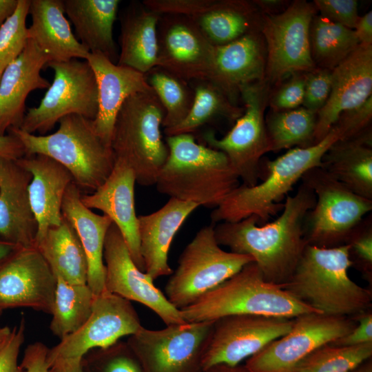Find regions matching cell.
<instances>
[{
	"label": "cell",
	"mask_w": 372,
	"mask_h": 372,
	"mask_svg": "<svg viewBox=\"0 0 372 372\" xmlns=\"http://www.w3.org/2000/svg\"><path fill=\"white\" fill-rule=\"evenodd\" d=\"M372 219L366 218L356 226L345 244L349 245L350 259L367 278L372 274Z\"/></svg>",
	"instance_id": "7bdbcfd3"
},
{
	"label": "cell",
	"mask_w": 372,
	"mask_h": 372,
	"mask_svg": "<svg viewBox=\"0 0 372 372\" xmlns=\"http://www.w3.org/2000/svg\"><path fill=\"white\" fill-rule=\"evenodd\" d=\"M342 139L333 125L319 142L307 147H293L274 160L266 162V176L262 182L248 187L243 184L234 189L211 211L212 223L240 221L251 215L260 225L266 223L283 209L280 201L310 169L320 167L329 149Z\"/></svg>",
	"instance_id": "277c9868"
},
{
	"label": "cell",
	"mask_w": 372,
	"mask_h": 372,
	"mask_svg": "<svg viewBox=\"0 0 372 372\" xmlns=\"http://www.w3.org/2000/svg\"><path fill=\"white\" fill-rule=\"evenodd\" d=\"M204 372H252L248 369L245 365L240 364L236 366L217 365L213 366Z\"/></svg>",
	"instance_id": "6f0895ef"
},
{
	"label": "cell",
	"mask_w": 372,
	"mask_h": 372,
	"mask_svg": "<svg viewBox=\"0 0 372 372\" xmlns=\"http://www.w3.org/2000/svg\"><path fill=\"white\" fill-rule=\"evenodd\" d=\"M267 49L261 32H251L229 43L214 45L205 80L236 104L242 86L265 79Z\"/></svg>",
	"instance_id": "603a6c76"
},
{
	"label": "cell",
	"mask_w": 372,
	"mask_h": 372,
	"mask_svg": "<svg viewBox=\"0 0 372 372\" xmlns=\"http://www.w3.org/2000/svg\"><path fill=\"white\" fill-rule=\"evenodd\" d=\"M49 372H84L81 358L56 360L50 366Z\"/></svg>",
	"instance_id": "11a10c76"
},
{
	"label": "cell",
	"mask_w": 372,
	"mask_h": 372,
	"mask_svg": "<svg viewBox=\"0 0 372 372\" xmlns=\"http://www.w3.org/2000/svg\"><path fill=\"white\" fill-rule=\"evenodd\" d=\"M17 247L8 241L0 239V263Z\"/></svg>",
	"instance_id": "680465c9"
},
{
	"label": "cell",
	"mask_w": 372,
	"mask_h": 372,
	"mask_svg": "<svg viewBox=\"0 0 372 372\" xmlns=\"http://www.w3.org/2000/svg\"><path fill=\"white\" fill-rule=\"evenodd\" d=\"M119 0H64L65 14L77 39L90 52H99L112 61L117 58L113 38Z\"/></svg>",
	"instance_id": "d6a6232c"
},
{
	"label": "cell",
	"mask_w": 372,
	"mask_h": 372,
	"mask_svg": "<svg viewBox=\"0 0 372 372\" xmlns=\"http://www.w3.org/2000/svg\"><path fill=\"white\" fill-rule=\"evenodd\" d=\"M316 121L317 114L302 106L291 110L269 112L265 125L271 152L314 145Z\"/></svg>",
	"instance_id": "74e56055"
},
{
	"label": "cell",
	"mask_w": 372,
	"mask_h": 372,
	"mask_svg": "<svg viewBox=\"0 0 372 372\" xmlns=\"http://www.w3.org/2000/svg\"><path fill=\"white\" fill-rule=\"evenodd\" d=\"M356 326L347 334L332 342L338 346H353L372 342V313L368 310L352 317Z\"/></svg>",
	"instance_id": "681fc988"
},
{
	"label": "cell",
	"mask_w": 372,
	"mask_h": 372,
	"mask_svg": "<svg viewBox=\"0 0 372 372\" xmlns=\"http://www.w3.org/2000/svg\"><path fill=\"white\" fill-rule=\"evenodd\" d=\"M157 36V67L187 82L206 79L214 45L192 19L180 14H161Z\"/></svg>",
	"instance_id": "ffe728a7"
},
{
	"label": "cell",
	"mask_w": 372,
	"mask_h": 372,
	"mask_svg": "<svg viewBox=\"0 0 372 372\" xmlns=\"http://www.w3.org/2000/svg\"><path fill=\"white\" fill-rule=\"evenodd\" d=\"M48 351L49 349L41 342L29 344L21 363L25 372H49Z\"/></svg>",
	"instance_id": "f907efd6"
},
{
	"label": "cell",
	"mask_w": 372,
	"mask_h": 372,
	"mask_svg": "<svg viewBox=\"0 0 372 372\" xmlns=\"http://www.w3.org/2000/svg\"><path fill=\"white\" fill-rule=\"evenodd\" d=\"M331 87V71L316 68L306 73L302 107L318 114L328 100Z\"/></svg>",
	"instance_id": "f6af8a7d"
},
{
	"label": "cell",
	"mask_w": 372,
	"mask_h": 372,
	"mask_svg": "<svg viewBox=\"0 0 372 372\" xmlns=\"http://www.w3.org/2000/svg\"><path fill=\"white\" fill-rule=\"evenodd\" d=\"M25 155L24 147L17 136L10 133L0 136V157L18 160Z\"/></svg>",
	"instance_id": "816d5d0a"
},
{
	"label": "cell",
	"mask_w": 372,
	"mask_h": 372,
	"mask_svg": "<svg viewBox=\"0 0 372 372\" xmlns=\"http://www.w3.org/2000/svg\"><path fill=\"white\" fill-rule=\"evenodd\" d=\"M136 183L132 169L123 161L115 160L105 182L92 193L81 194V200L88 209H99L111 219L120 230L132 260L145 271L134 205Z\"/></svg>",
	"instance_id": "7402d4cb"
},
{
	"label": "cell",
	"mask_w": 372,
	"mask_h": 372,
	"mask_svg": "<svg viewBox=\"0 0 372 372\" xmlns=\"http://www.w3.org/2000/svg\"><path fill=\"white\" fill-rule=\"evenodd\" d=\"M166 145L168 156L155 184L158 192L215 209L240 185L225 154L198 143L192 134L168 136Z\"/></svg>",
	"instance_id": "7a4b0ae2"
},
{
	"label": "cell",
	"mask_w": 372,
	"mask_h": 372,
	"mask_svg": "<svg viewBox=\"0 0 372 372\" xmlns=\"http://www.w3.org/2000/svg\"><path fill=\"white\" fill-rule=\"evenodd\" d=\"M84 372H144L127 341L94 349L81 358Z\"/></svg>",
	"instance_id": "60d3db41"
},
{
	"label": "cell",
	"mask_w": 372,
	"mask_h": 372,
	"mask_svg": "<svg viewBox=\"0 0 372 372\" xmlns=\"http://www.w3.org/2000/svg\"><path fill=\"white\" fill-rule=\"evenodd\" d=\"M186 322L214 321L232 315L293 319L319 312L295 297L282 285L267 281L254 262L180 310Z\"/></svg>",
	"instance_id": "5b68a950"
},
{
	"label": "cell",
	"mask_w": 372,
	"mask_h": 372,
	"mask_svg": "<svg viewBox=\"0 0 372 372\" xmlns=\"http://www.w3.org/2000/svg\"><path fill=\"white\" fill-rule=\"evenodd\" d=\"M191 109L178 125L164 130L168 136L192 134L197 129L217 117L236 121L243 113L240 108L216 85L207 80H196Z\"/></svg>",
	"instance_id": "d590c367"
},
{
	"label": "cell",
	"mask_w": 372,
	"mask_h": 372,
	"mask_svg": "<svg viewBox=\"0 0 372 372\" xmlns=\"http://www.w3.org/2000/svg\"><path fill=\"white\" fill-rule=\"evenodd\" d=\"M19 0H0V27L15 12Z\"/></svg>",
	"instance_id": "9f6ffc18"
},
{
	"label": "cell",
	"mask_w": 372,
	"mask_h": 372,
	"mask_svg": "<svg viewBox=\"0 0 372 372\" xmlns=\"http://www.w3.org/2000/svg\"><path fill=\"white\" fill-rule=\"evenodd\" d=\"M81 196V190L72 182L64 195L62 216L74 227L80 239L88 265L87 285L94 296H98L106 291L103 250L112 221L107 216L96 214L86 207Z\"/></svg>",
	"instance_id": "f1b7e54d"
},
{
	"label": "cell",
	"mask_w": 372,
	"mask_h": 372,
	"mask_svg": "<svg viewBox=\"0 0 372 372\" xmlns=\"http://www.w3.org/2000/svg\"><path fill=\"white\" fill-rule=\"evenodd\" d=\"M49 61L28 39L21 54L4 70L0 79V136L12 128H20L30 92L50 87V82L41 74Z\"/></svg>",
	"instance_id": "484cf974"
},
{
	"label": "cell",
	"mask_w": 372,
	"mask_h": 372,
	"mask_svg": "<svg viewBox=\"0 0 372 372\" xmlns=\"http://www.w3.org/2000/svg\"><path fill=\"white\" fill-rule=\"evenodd\" d=\"M316 200L311 189L302 183L293 196H286L281 214L273 221L259 225L251 215L238 222L219 223L214 227L216 241L231 252L252 257L267 281L284 285L307 245L304 222Z\"/></svg>",
	"instance_id": "6da1fadb"
},
{
	"label": "cell",
	"mask_w": 372,
	"mask_h": 372,
	"mask_svg": "<svg viewBox=\"0 0 372 372\" xmlns=\"http://www.w3.org/2000/svg\"><path fill=\"white\" fill-rule=\"evenodd\" d=\"M371 356L372 342L353 346L329 343L309 353L291 372H349Z\"/></svg>",
	"instance_id": "ab89813d"
},
{
	"label": "cell",
	"mask_w": 372,
	"mask_h": 372,
	"mask_svg": "<svg viewBox=\"0 0 372 372\" xmlns=\"http://www.w3.org/2000/svg\"><path fill=\"white\" fill-rule=\"evenodd\" d=\"M357 324L351 317L311 312L293 318L291 329L249 358L252 372H291L316 349L349 333Z\"/></svg>",
	"instance_id": "5bb4252c"
},
{
	"label": "cell",
	"mask_w": 372,
	"mask_h": 372,
	"mask_svg": "<svg viewBox=\"0 0 372 372\" xmlns=\"http://www.w3.org/2000/svg\"><path fill=\"white\" fill-rule=\"evenodd\" d=\"M214 322H185L158 330L142 327L127 342L144 372H204L201 361Z\"/></svg>",
	"instance_id": "4fadbf2b"
},
{
	"label": "cell",
	"mask_w": 372,
	"mask_h": 372,
	"mask_svg": "<svg viewBox=\"0 0 372 372\" xmlns=\"http://www.w3.org/2000/svg\"><path fill=\"white\" fill-rule=\"evenodd\" d=\"M17 161L32 174L28 194L38 225L37 243L50 228L61 223L63 200L73 178L65 167L47 156L25 154Z\"/></svg>",
	"instance_id": "4316f807"
},
{
	"label": "cell",
	"mask_w": 372,
	"mask_h": 372,
	"mask_svg": "<svg viewBox=\"0 0 372 372\" xmlns=\"http://www.w3.org/2000/svg\"><path fill=\"white\" fill-rule=\"evenodd\" d=\"M353 266L349 245L320 247L307 245L283 287L320 313L354 317L371 307V291L349 276Z\"/></svg>",
	"instance_id": "3957f363"
},
{
	"label": "cell",
	"mask_w": 372,
	"mask_h": 372,
	"mask_svg": "<svg viewBox=\"0 0 372 372\" xmlns=\"http://www.w3.org/2000/svg\"><path fill=\"white\" fill-rule=\"evenodd\" d=\"M316 14L313 2L295 0L279 14H262L260 32L267 49L265 81L271 88L293 74L316 68L309 41L310 25Z\"/></svg>",
	"instance_id": "7c38bea8"
},
{
	"label": "cell",
	"mask_w": 372,
	"mask_h": 372,
	"mask_svg": "<svg viewBox=\"0 0 372 372\" xmlns=\"http://www.w3.org/2000/svg\"><path fill=\"white\" fill-rule=\"evenodd\" d=\"M372 96L361 106L342 113L334 124L342 134V140L354 138L371 128Z\"/></svg>",
	"instance_id": "7dc6e473"
},
{
	"label": "cell",
	"mask_w": 372,
	"mask_h": 372,
	"mask_svg": "<svg viewBox=\"0 0 372 372\" xmlns=\"http://www.w3.org/2000/svg\"><path fill=\"white\" fill-rule=\"evenodd\" d=\"M30 0H19L13 13L0 27V79L6 69L21 54L28 38L26 19Z\"/></svg>",
	"instance_id": "b9f144b4"
},
{
	"label": "cell",
	"mask_w": 372,
	"mask_h": 372,
	"mask_svg": "<svg viewBox=\"0 0 372 372\" xmlns=\"http://www.w3.org/2000/svg\"><path fill=\"white\" fill-rule=\"evenodd\" d=\"M35 246L56 276L70 284H87L85 253L75 229L63 217L61 223L50 228Z\"/></svg>",
	"instance_id": "836d02e7"
},
{
	"label": "cell",
	"mask_w": 372,
	"mask_h": 372,
	"mask_svg": "<svg viewBox=\"0 0 372 372\" xmlns=\"http://www.w3.org/2000/svg\"><path fill=\"white\" fill-rule=\"evenodd\" d=\"M56 282L37 247H17L0 263V310L26 307L51 315Z\"/></svg>",
	"instance_id": "ac0fdd59"
},
{
	"label": "cell",
	"mask_w": 372,
	"mask_h": 372,
	"mask_svg": "<svg viewBox=\"0 0 372 372\" xmlns=\"http://www.w3.org/2000/svg\"><path fill=\"white\" fill-rule=\"evenodd\" d=\"M371 94L372 45L360 43L331 71L329 96L317 114L315 143L327 134L342 113L361 106Z\"/></svg>",
	"instance_id": "44dd1931"
},
{
	"label": "cell",
	"mask_w": 372,
	"mask_h": 372,
	"mask_svg": "<svg viewBox=\"0 0 372 372\" xmlns=\"http://www.w3.org/2000/svg\"><path fill=\"white\" fill-rule=\"evenodd\" d=\"M349 372H372V362L369 359Z\"/></svg>",
	"instance_id": "94428289"
},
{
	"label": "cell",
	"mask_w": 372,
	"mask_h": 372,
	"mask_svg": "<svg viewBox=\"0 0 372 372\" xmlns=\"http://www.w3.org/2000/svg\"><path fill=\"white\" fill-rule=\"evenodd\" d=\"M54 79L37 107H29L22 130L45 135L64 116L79 114L94 120L98 111V90L94 73L85 59L50 61Z\"/></svg>",
	"instance_id": "8fae6325"
},
{
	"label": "cell",
	"mask_w": 372,
	"mask_h": 372,
	"mask_svg": "<svg viewBox=\"0 0 372 372\" xmlns=\"http://www.w3.org/2000/svg\"><path fill=\"white\" fill-rule=\"evenodd\" d=\"M310 50L316 68L332 71L359 45L353 30L334 23L318 13L309 30Z\"/></svg>",
	"instance_id": "e575fe53"
},
{
	"label": "cell",
	"mask_w": 372,
	"mask_h": 372,
	"mask_svg": "<svg viewBox=\"0 0 372 372\" xmlns=\"http://www.w3.org/2000/svg\"><path fill=\"white\" fill-rule=\"evenodd\" d=\"M320 167L355 194L372 200L371 128L334 143L323 156Z\"/></svg>",
	"instance_id": "1f68e13d"
},
{
	"label": "cell",
	"mask_w": 372,
	"mask_h": 372,
	"mask_svg": "<svg viewBox=\"0 0 372 372\" xmlns=\"http://www.w3.org/2000/svg\"><path fill=\"white\" fill-rule=\"evenodd\" d=\"M353 30L360 43L372 45L371 10L359 17Z\"/></svg>",
	"instance_id": "f5cc1de1"
},
{
	"label": "cell",
	"mask_w": 372,
	"mask_h": 372,
	"mask_svg": "<svg viewBox=\"0 0 372 372\" xmlns=\"http://www.w3.org/2000/svg\"><path fill=\"white\" fill-rule=\"evenodd\" d=\"M302 183L316 196L304 222L307 245L333 247L346 243L351 233L372 209V200L338 181L320 167L306 172Z\"/></svg>",
	"instance_id": "9c48e42d"
},
{
	"label": "cell",
	"mask_w": 372,
	"mask_h": 372,
	"mask_svg": "<svg viewBox=\"0 0 372 372\" xmlns=\"http://www.w3.org/2000/svg\"><path fill=\"white\" fill-rule=\"evenodd\" d=\"M3 311L0 310V316H1Z\"/></svg>",
	"instance_id": "6125c7cd"
},
{
	"label": "cell",
	"mask_w": 372,
	"mask_h": 372,
	"mask_svg": "<svg viewBox=\"0 0 372 372\" xmlns=\"http://www.w3.org/2000/svg\"><path fill=\"white\" fill-rule=\"evenodd\" d=\"M199 205L170 198L159 209L138 216L140 251L145 272L154 280L171 275L168 254L174 237Z\"/></svg>",
	"instance_id": "83f0119b"
},
{
	"label": "cell",
	"mask_w": 372,
	"mask_h": 372,
	"mask_svg": "<svg viewBox=\"0 0 372 372\" xmlns=\"http://www.w3.org/2000/svg\"><path fill=\"white\" fill-rule=\"evenodd\" d=\"M306 73L293 74L271 90L268 101L271 111H287L302 106Z\"/></svg>",
	"instance_id": "ee69618b"
},
{
	"label": "cell",
	"mask_w": 372,
	"mask_h": 372,
	"mask_svg": "<svg viewBox=\"0 0 372 372\" xmlns=\"http://www.w3.org/2000/svg\"><path fill=\"white\" fill-rule=\"evenodd\" d=\"M271 90L265 79L242 86L240 96L244 111L230 131L221 138L213 132L203 135L207 146L224 153L233 171L248 187L258 183L261 158L271 152L265 118Z\"/></svg>",
	"instance_id": "30bf717a"
},
{
	"label": "cell",
	"mask_w": 372,
	"mask_h": 372,
	"mask_svg": "<svg viewBox=\"0 0 372 372\" xmlns=\"http://www.w3.org/2000/svg\"><path fill=\"white\" fill-rule=\"evenodd\" d=\"M164 109L154 90L134 94L122 105L114 123L111 148L142 186L155 185L167 156L161 127Z\"/></svg>",
	"instance_id": "52a82bcc"
},
{
	"label": "cell",
	"mask_w": 372,
	"mask_h": 372,
	"mask_svg": "<svg viewBox=\"0 0 372 372\" xmlns=\"http://www.w3.org/2000/svg\"><path fill=\"white\" fill-rule=\"evenodd\" d=\"M262 14H276L283 12L291 1L285 0H254Z\"/></svg>",
	"instance_id": "db71d44e"
},
{
	"label": "cell",
	"mask_w": 372,
	"mask_h": 372,
	"mask_svg": "<svg viewBox=\"0 0 372 372\" xmlns=\"http://www.w3.org/2000/svg\"><path fill=\"white\" fill-rule=\"evenodd\" d=\"M293 318L232 315L214 320L202 358L203 371L217 365L236 366L286 334Z\"/></svg>",
	"instance_id": "9a60e30c"
},
{
	"label": "cell",
	"mask_w": 372,
	"mask_h": 372,
	"mask_svg": "<svg viewBox=\"0 0 372 372\" xmlns=\"http://www.w3.org/2000/svg\"><path fill=\"white\" fill-rule=\"evenodd\" d=\"M142 327L131 301L106 290L95 296L91 314L84 324L49 349L48 364L50 366L58 360L81 358L90 350L112 345Z\"/></svg>",
	"instance_id": "2e32d148"
},
{
	"label": "cell",
	"mask_w": 372,
	"mask_h": 372,
	"mask_svg": "<svg viewBox=\"0 0 372 372\" xmlns=\"http://www.w3.org/2000/svg\"><path fill=\"white\" fill-rule=\"evenodd\" d=\"M164 111L162 123L164 130L170 129L181 123L188 114L194 99V91L187 81L156 67L146 74Z\"/></svg>",
	"instance_id": "f35d334b"
},
{
	"label": "cell",
	"mask_w": 372,
	"mask_h": 372,
	"mask_svg": "<svg viewBox=\"0 0 372 372\" xmlns=\"http://www.w3.org/2000/svg\"><path fill=\"white\" fill-rule=\"evenodd\" d=\"M32 174L17 160L0 157V236L17 247H36L38 225L28 185Z\"/></svg>",
	"instance_id": "d4e9b609"
},
{
	"label": "cell",
	"mask_w": 372,
	"mask_h": 372,
	"mask_svg": "<svg viewBox=\"0 0 372 372\" xmlns=\"http://www.w3.org/2000/svg\"><path fill=\"white\" fill-rule=\"evenodd\" d=\"M86 60L96 81L98 111L92 121L95 132L111 147L117 114L130 96L153 90L146 76L133 68L118 65L99 52H90Z\"/></svg>",
	"instance_id": "cb8c5ba5"
},
{
	"label": "cell",
	"mask_w": 372,
	"mask_h": 372,
	"mask_svg": "<svg viewBox=\"0 0 372 372\" xmlns=\"http://www.w3.org/2000/svg\"><path fill=\"white\" fill-rule=\"evenodd\" d=\"M212 225L201 228L182 251L178 267L165 287V296L178 310L254 262L248 255L223 249Z\"/></svg>",
	"instance_id": "ba28073f"
},
{
	"label": "cell",
	"mask_w": 372,
	"mask_h": 372,
	"mask_svg": "<svg viewBox=\"0 0 372 372\" xmlns=\"http://www.w3.org/2000/svg\"><path fill=\"white\" fill-rule=\"evenodd\" d=\"M56 279L50 329L61 340L76 331L87 321L95 296L87 284H70L59 276Z\"/></svg>",
	"instance_id": "8d00e7d4"
},
{
	"label": "cell",
	"mask_w": 372,
	"mask_h": 372,
	"mask_svg": "<svg viewBox=\"0 0 372 372\" xmlns=\"http://www.w3.org/2000/svg\"><path fill=\"white\" fill-rule=\"evenodd\" d=\"M93 120L70 114L59 121L58 130L48 135H35L20 128L9 133L22 143L25 154L47 156L65 167L79 189L94 192L107 178L115 163L110 146L95 132Z\"/></svg>",
	"instance_id": "8992f818"
},
{
	"label": "cell",
	"mask_w": 372,
	"mask_h": 372,
	"mask_svg": "<svg viewBox=\"0 0 372 372\" xmlns=\"http://www.w3.org/2000/svg\"><path fill=\"white\" fill-rule=\"evenodd\" d=\"M29 14L32 23L28 28V38L50 61L86 60L90 52L73 34L63 0H30Z\"/></svg>",
	"instance_id": "f546056e"
},
{
	"label": "cell",
	"mask_w": 372,
	"mask_h": 372,
	"mask_svg": "<svg viewBox=\"0 0 372 372\" xmlns=\"http://www.w3.org/2000/svg\"><path fill=\"white\" fill-rule=\"evenodd\" d=\"M143 3L161 14L187 17L214 45H225L261 30L262 14L253 1L145 0Z\"/></svg>",
	"instance_id": "e0dca14e"
},
{
	"label": "cell",
	"mask_w": 372,
	"mask_h": 372,
	"mask_svg": "<svg viewBox=\"0 0 372 372\" xmlns=\"http://www.w3.org/2000/svg\"><path fill=\"white\" fill-rule=\"evenodd\" d=\"M161 15L143 3L127 8L121 17L117 64L145 74L157 67V28Z\"/></svg>",
	"instance_id": "4dcf8cb0"
},
{
	"label": "cell",
	"mask_w": 372,
	"mask_h": 372,
	"mask_svg": "<svg viewBox=\"0 0 372 372\" xmlns=\"http://www.w3.org/2000/svg\"><path fill=\"white\" fill-rule=\"evenodd\" d=\"M12 329L7 326L0 327V350L7 342L9 339Z\"/></svg>",
	"instance_id": "91938a15"
},
{
	"label": "cell",
	"mask_w": 372,
	"mask_h": 372,
	"mask_svg": "<svg viewBox=\"0 0 372 372\" xmlns=\"http://www.w3.org/2000/svg\"><path fill=\"white\" fill-rule=\"evenodd\" d=\"M103 260L107 291L145 305L166 326L186 322L180 310L155 286L154 280L136 266L120 230L113 223L105 239Z\"/></svg>",
	"instance_id": "d6986e66"
},
{
	"label": "cell",
	"mask_w": 372,
	"mask_h": 372,
	"mask_svg": "<svg viewBox=\"0 0 372 372\" xmlns=\"http://www.w3.org/2000/svg\"><path fill=\"white\" fill-rule=\"evenodd\" d=\"M25 338V318L22 316L12 329L9 339L0 350V372H25L18 364L20 349Z\"/></svg>",
	"instance_id": "c3c4849f"
},
{
	"label": "cell",
	"mask_w": 372,
	"mask_h": 372,
	"mask_svg": "<svg viewBox=\"0 0 372 372\" xmlns=\"http://www.w3.org/2000/svg\"><path fill=\"white\" fill-rule=\"evenodd\" d=\"M313 3L319 15L352 30L360 17L356 0H314Z\"/></svg>",
	"instance_id": "bcb514c9"
}]
</instances>
